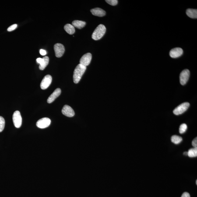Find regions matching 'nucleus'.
I'll return each mask as SVG.
<instances>
[{"mask_svg": "<svg viewBox=\"0 0 197 197\" xmlns=\"http://www.w3.org/2000/svg\"><path fill=\"white\" fill-rule=\"evenodd\" d=\"M86 67L79 64L77 66L74 71L73 75V82L77 84L80 81L83 74L86 69Z\"/></svg>", "mask_w": 197, "mask_h": 197, "instance_id": "f257e3e1", "label": "nucleus"}, {"mask_svg": "<svg viewBox=\"0 0 197 197\" xmlns=\"http://www.w3.org/2000/svg\"><path fill=\"white\" fill-rule=\"evenodd\" d=\"M106 28L104 25L100 24L96 28L92 34V38L95 40H100L104 35Z\"/></svg>", "mask_w": 197, "mask_h": 197, "instance_id": "f03ea898", "label": "nucleus"}, {"mask_svg": "<svg viewBox=\"0 0 197 197\" xmlns=\"http://www.w3.org/2000/svg\"><path fill=\"white\" fill-rule=\"evenodd\" d=\"M189 106V103L188 102L182 103L174 109L173 113L177 115L182 114L187 111Z\"/></svg>", "mask_w": 197, "mask_h": 197, "instance_id": "7ed1b4c3", "label": "nucleus"}, {"mask_svg": "<svg viewBox=\"0 0 197 197\" xmlns=\"http://www.w3.org/2000/svg\"><path fill=\"white\" fill-rule=\"evenodd\" d=\"M12 120L14 126L16 128H20L21 126L22 123V118L20 112L16 111L14 113Z\"/></svg>", "mask_w": 197, "mask_h": 197, "instance_id": "20e7f679", "label": "nucleus"}, {"mask_svg": "<svg viewBox=\"0 0 197 197\" xmlns=\"http://www.w3.org/2000/svg\"><path fill=\"white\" fill-rule=\"evenodd\" d=\"M190 76V71L188 69H184L180 73V84L182 85H185L188 82Z\"/></svg>", "mask_w": 197, "mask_h": 197, "instance_id": "39448f33", "label": "nucleus"}, {"mask_svg": "<svg viewBox=\"0 0 197 197\" xmlns=\"http://www.w3.org/2000/svg\"><path fill=\"white\" fill-rule=\"evenodd\" d=\"M54 49L56 56L58 58L62 57L65 52V47L64 45L60 43L54 45Z\"/></svg>", "mask_w": 197, "mask_h": 197, "instance_id": "423d86ee", "label": "nucleus"}, {"mask_svg": "<svg viewBox=\"0 0 197 197\" xmlns=\"http://www.w3.org/2000/svg\"><path fill=\"white\" fill-rule=\"evenodd\" d=\"M51 123V120L49 118H44L39 120L36 123V126L39 128H44L49 126Z\"/></svg>", "mask_w": 197, "mask_h": 197, "instance_id": "0eeeda50", "label": "nucleus"}, {"mask_svg": "<svg viewBox=\"0 0 197 197\" xmlns=\"http://www.w3.org/2000/svg\"><path fill=\"white\" fill-rule=\"evenodd\" d=\"M52 77L50 75H47L44 77L40 83V88L42 89H45L51 85L52 82Z\"/></svg>", "mask_w": 197, "mask_h": 197, "instance_id": "6e6552de", "label": "nucleus"}, {"mask_svg": "<svg viewBox=\"0 0 197 197\" xmlns=\"http://www.w3.org/2000/svg\"><path fill=\"white\" fill-rule=\"evenodd\" d=\"M92 59V54L90 53H87L84 54L81 58L80 64L81 65L87 66L90 63Z\"/></svg>", "mask_w": 197, "mask_h": 197, "instance_id": "1a4fd4ad", "label": "nucleus"}, {"mask_svg": "<svg viewBox=\"0 0 197 197\" xmlns=\"http://www.w3.org/2000/svg\"><path fill=\"white\" fill-rule=\"evenodd\" d=\"M62 114L66 116L72 117L75 115V112L70 106L65 105L62 110Z\"/></svg>", "mask_w": 197, "mask_h": 197, "instance_id": "9d476101", "label": "nucleus"}, {"mask_svg": "<svg viewBox=\"0 0 197 197\" xmlns=\"http://www.w3.org/2000/svg\"><path fill=\"white\" fill-rule=\"evenodd\" d=\"M183 53V51L182 49L180 47L172 49L170 51V56L173 58H176L181 56Z\"/></svg>", "mask_w": 197, "mask_h": 197, "instance_id": "9b49d317", "label": "nucleus"}, {"mask_svg": "<svg viewBox=\"0 0 197 197\" xmlns=\"http://www.w3.org/2000/svg\"><path fill=\"white\" fill-rule=\"evenodd\" d=\"M61 93V90L60 89L58 88V89H55L54 93L48 97L47 100V102L48 103H52L57 97H58L60 95Z\"/></svg>", "mask_w": 197, "mask_h": 197, "instance_id": "f8f14e48", "label": "nucleus"}, {"mask_svg": "<svg viewBox=\"0 0 197 197\" xmlns=\"http://www.w3.org/2000/svg\"><path fill=\"white\" fill-rule=\"evenodd\" d=\"M92 14L95 16L102 17L106 15V12L102 9L100 8H95L91 10Z\"/></svg>", "mask_w": 197, "mask_h": 197, "instance_id": "ddd939ff", "label": "nucleus"}, {"mask_svg": "<svg viewBox=\"0 0 197 197\" xmlns=\"http://www.w3.org/2000/svg\"><path fill=\"white\" fill-rule=\"evenodd\" d=\"M86 22L79 20L74 21L72 22V25L74 27L78 29L83 28L86 25Z\"/></svg>", "mask_w": 197, "mask_h": 197, "instance_id": "4468645a", "label": "nucleus"}, {"mask_svg": "<svg viewBox=\"0 0 197 197\" xmlns=\"http://www.w3.org/2000/svg\"><path fill=\"white\" fill-rule=\"evenodd\" d=\"M49 62V58L47 56H45L43 57V60L40 64L39 66V69L40 70H43L47 67L48 65Z\"/></svg>", "mask_w": 197, "mask_h": 197, "instance_id": "2eb2a0df", "label": "nucleus"}, {"mask_svg": "<svg viewBox=\"0 0 197 197\" xmlns=\"http://www.w3.org/2000/svg\"><path fill=\"white\" fill-rule=\"evenodd\" d=\"M186 14L191 19H197V9H189L186 11Z\"/></svg>", "mask_w": 197, "mask_h": 197, "instance_id": "dca6fc26", "label": "nucleus"}, {"mask_svg": "<svg viewBox=\"0 0 197 197\" xmlns=\"http://www.w3.org/2000/svg\"><path fill=\"white\" fill-rule=\"evenodd\" d=\"M64 29L65 31L68 34L71 35L75 33V27L72 25L70 24H67L64 26Z\"/></svg>", "mask_w": 197, "mask_h": 197, "instance_id": "f3484780", "label": "nucleus"}, {"mask_svg": "<svg viewBox=\"0 0 197 197\" xmlns=\"http://www.w3.org/2000/svg\"><path fill=\"white\" fill-rule=\"evenodd\" d=\"M171 140L172 142L175 144H178L181 143L183 140L182 137L178 135H174L172 137Z\"/></svg>", "mask_w": 197, "mask_h": 197, "instance_id": "a211bd4d", "label": "nucleus"}, {"mask_svg": "<svg viewBox=\"0 0 197 197\" xmlns=\"http://www.w3.org/2000/svg\"><path fill=\"white\" fill-rule=\"evenodd\" d=\"M188 156L190 157H196L197 156V147L190 149L188 152Z\"/></svg>", "mask_w": 197, "mask_h": 197, "instance_id": "6ab92c4d", "label": "nucleus"}, {"mask_svg": "<svg viewBox=\"0 0 197 197\" xmlns=\"http://www.w3.org/2000/svg\"><path fill=\"white\" fill-rule=\"evenodd\" d=\"M5 120L3 117L0 116V132H2L5 128Z\"/></svg>", "mask_w": 197, "mask_h": 197, "instance_id": "aec40b11", "label": "nucleus"}, {"mask_svg": "<svg viewBox=\"0 0 197 197\" xmlns=\"http://www.w3.org/2000/svg\"><path fill=\"white\" fill-rule=\"evenodd\" d=\"M187 129V126L186 124H183L180 126L179 128V132L180 134L184 133L186 131Z\"/></svg>", "mask_w": 197, "mask_h": 197, "instance_id": "412c9836", "label": "nucleus"}, {"mask_svg": "<svg viewBox=\"0 0 197 197\" xmlns=\"http://www.w3.org/2000/svg\"><path fill=\"white\" fill-rule=\"evenodd\" d=\"M106 2L111 5H117L118 1L117 0H106Z\"/></svg>", "mask_w": 197, "mask_h": 197, "instance_id": "4be33fe9", "label": "nucleus"}, {"mask_svg": "<svg viewBox=\"0 0 197 197\" xmlns=\"http://www.w3.org/2000/svg\"><path fill=\"white\" fill-rule=\"evenodd\" d=\"M17 27V24H15L12 25V26H10V27L8 28V31L9 32L12 31L14 30L15 29H16Z\"/></svg>", "mask_w": 197, "mask_h": 197, "instance_id": "5701e85b", "label": "nucleus"}, {"mask_svg": "<svg viewBox=\"0 0 197 197\" xmlns=\"http://www.w3.org/2000/svg\"><path fill=\"white\" fill-rule=\"evenodd\" d=\"M192 146L194 147V148L197 147V138H196L193 140L192 142Z\"/></svg>", "mask_w": 197, "mask_h": 197, "instance_id": "b1692460", "label": "nucleus"}, {"mask_svg": "<svg viewBox=\"0 0 197 197\" xmlns=\"http://www.w3.org/2000/svg\"><path fill=\"white\" fill-rule=\"evenodd\" d=\"M40 53L41 55L45 56V55L46 54H47V51H46L45 50L42 49H40Z\"/></svg>", "mask_w": 197, "mask_h": 197, "instance_id": "393cba45", "label": "nucleus"}, {"mask_svg": "<svg viewBox=\"0 0 197 197\" xmlns=\"http://www.w3.org/2000/svg\"><path fill=\"white\" fill-rule=\"evenodd\" d=\"M181 197H190V194L188 192H185L183 194Z\"/></svg>", "mask_w": 197, "mask_h": 197, "instance_id": "a878e982", "label": "nucleus"}, {"mask_svg": "<svg viewBox=\"0 0 197 197\" xmlns=\"http://www.w3.org/2000/svg\"><path fill=\"white\" fill-rule=\"evenodd\" d=\"M43 60V58H37V59H36V61H37V62L39 64H40V63Z\"/></svg>", "mask_w": 197, "mask_h": 197, "instance_id": "bb28decb", "label": "nucleus"}, {"mask_svg": "<svg viewBox=\"0 0 197 197\" xmlns=\"http://www.w3.org/2000/svg\"><path fill=\"white\" fill-rule=\"evenodd\" d=\"M184 154L186 155V156H187V155H188V152H184Z\"/></svg>", "mask_w": 197, "mask_h": 197, "instance_id": "cd10ccee", "label": "nucleus"}, {"mask_svg": "<svg viewBox=\"0 0 197 197\" xmlns=\"http://www.w3.org/2000/svg\"><path fill=\"white\" fill-rule=\"evenodd\" d=\"M196 185H197V180H196Z\"/></svg>", "mask_w": 197, "mask_h": 197, "instance_id": "c85d7f7f", "label": "nucleus"}]
</instances>
